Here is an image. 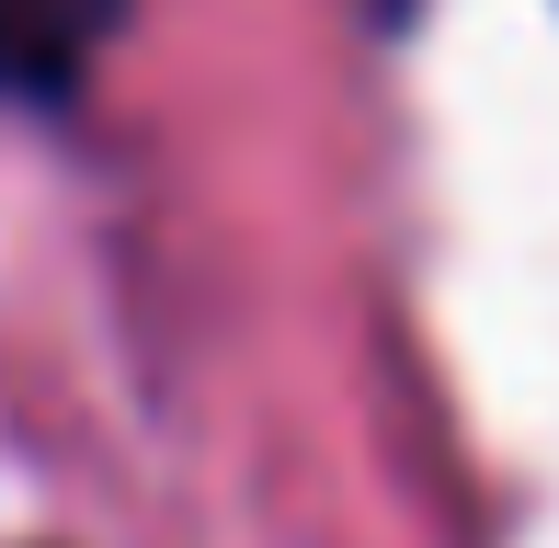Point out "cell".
I'll list each match as a JSON object with an SVG mask.
<instances>
[{
    "instance_id": "obj_1",
    "label": "cell",
    "mask_w": 559,
    "mask_h": 548,
    "mask_svg": "<svg viewBox=\"0 0 559 548\" xmlns=\"http://www.w3.org/2000/svg\"><path fill=\"white\" fill-rule=\"evenodd\" d=\"M115 23H126V0H0V92L58 104V92L104 58Z\"/></svg>"
}]
</instances>
